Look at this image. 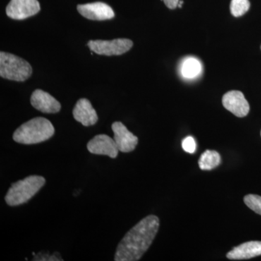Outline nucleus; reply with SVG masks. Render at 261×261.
I'll use <instances>...</instances> for the list:
<instances>
[{
    "label": "nucleus",
    "instance_id": "1",
    "mask_svg": "<svg viewBox=\"0 0 261 261\" xmlns=\"http://www.w3.org/2000/svg\"><path fill=\"white\" fill-rule=\"evenodd\" d=\"M160 220L149 215L126 233L118 244L115 254V261L140 260L152 245L159 231Z\"/></svg>",
    "mask_w": 261,
    "mask_h": 261
},
{
    "label": "nucleus",
    "instance_id": "2",
    "mask_svg": "<svg viewBox=\"0 0 261 261\" xmlns=\"http://www.w3.org/2000/svg\"><path fill=\"white\" fill-rule=\"evenodd\" d=\"M54 134V126L49 120L37 117L18 127L13 134V139L15 142L23 145H34L49 140Z\"/></svg>",
    "mask_w": 261,
    "mask_h": 261
},
{
    "label": "nucleus",
    "instance_id": "3",
    "mask_svg": "<svg viewBox=\"0 0 261 261\" xmlns=\"http://www.w3.org/2000/svg\"><path fill=\"white\" fill-rule=\"evenodd\" d=\"M45 178L41 176H29L12 184L6 195L5 202L10 206H18L29 202L45 185Z\"/></svg>",
    "mask_w": 261,
    "mask_h": 261
},
{
    "label": "nucleus",
    "instance_id": "4",
    "mask_svg": "<svg viewBox=\"0 0 261 261\" xmlns=\"http://www.w3.org/2000/svg\"><path fill=\"white\" fill-rule=\"evenodd\" d=\"M32 74L30 63L11 53H0V75L15 82H25Z\"/></svg>",
    "mask_w": 261,
    "mask_h": 261
},
{
    "label": "nucleus",
    "instance_id": "5",
    "mask_svg": "<svg viewBox=\"0 0 261 261\" xmlns=\"http://www.w3.org/2000/svg\"><path fill=\"white\" fill-rule=\"evenodd\" d=\"M89 49L99 56H121L133 47V42L128 39H116L111 41L91 40L87 44Z\"/></svg>",
    "mask_w": 261,
    "mask_h": 261
},
{
    "label": "nucleus",
    "instance_id": "6",
    "mask_svg": "<svg viewBox=\"0 0 261 261\" xmlns=\"http://www.w3.org/2000/svg\"><path fill=\"white\" fill-rule=\"evenodd\" d=\"M38 0H11L6 8V14L14 20H24L40 11Z\"/></svg>",
    "mask_w": 261,
    "mask_h": 261
},
{
    "label": "nucleus",
    "instance_id": "7",
    "mask_svg": "<svg viewBox=\"0 0 261 261\" xmlns=\"http://www.w3.org/2000/svg\"><path fill=\"white\" fill-rule=\"evenodd\" d=\"M87 149L90 153L107 155L111 159H116L119 151L115 140L106 135L94 137L87 144Z\"/></svg>",
    "mask_w": 261,
    "mask_h": 261
},
{
    "label": "nucleus",
    "instance_id": "8",
    "mask_svg": "<svg viewBox=\"0 0 261 261\" xmlns=\"http://www.w3.org/2000/svg\"><path fill=\"white\" fill-rule=\"evenodd\" d=\"M114 134V140L119 151L122 152H130L135 150L138 145V137L128 130V128L120 121H116L112 124Z\"/></svg>",
    "mask_w": 261,
    "mask_h": 261
},
{
    "label": "nucleus",
    "instance_id": "9",
    "mask_svg": "<svg viewBox=\"0 0 261 261\" xmlns=\"http://www.w3.org/2000/svg\"><path fill=\"white\" fill-rule=\"evenodd\" d=\"M222 103L224 107L239 118H243L250 111V105L243 92L240 91H230L223 96Z\"/></svg>",
    "mask_w": 261,
    "mask_h": 261
},
{
    "label": "nucleus",
    "instance_id": "10",
    "mask_svg": "<svg viewBox=\"0 0 261 261\" xmlns=\"http://www.w3.org/2000/svg\"><path fill=\"white\" fill-rule=\"evenodd\" d=\"M77 10L84 18L92 20H110L115 17V13L112 8L106 3L101 2L79 5Z\"/></svg>",
    "mask_w": 261,
    "mask_h": 261
},
{
    "label": "nucleus",
    "instance_id": "11",
    "mask_svg": "<svg viewBox=\"0 0 261 261\" xmlns=\"http://www.w3.org/2000/svg\"><path fill=\"white\" fill-rule=\"evenodd\" d=\"M31 104L35 109L44 113H57L61 109V103L42 89H36L33 92Z\"/></svg>",
    "mask_w": 261,
    "mask_h": 261
},
{
    "label": "nucleus",
    "instance_id": "12",
    "mask_svg": "<svg viewBox=\"0 0 261 261\" xmlns=\"http://www.w3.org/2000/svg\"><path fill=\"white\" fill-rule=\"evenodd\" d=\"M73 116L75 121L80 122L84 126H93L98 121V116L92 107L90 101L82 98L77 101L73 110Z\"/></svg>",
    "mask_w": 261,
    "mask_h": 261
},
{
    "label": "nucleus",
    "instance_id": "13",
    "mask_svg": "<svg viewBox=\"0 0 261 261\" xmlns=\"http://www.w3.org/2000/svg\"><path fill=\"white\" fill-rule=\"evenodd\" d=\"M261 255V242L250 241L233 247L226 254L229 260H247Z\"/></svg>",
    "mask_w": 261,
    "mask_h": 261
},
{
    "label": "nucleus",
    "instance_id": "14",
    "mask_svg": "<svg viewBox=\"0 0 261 261\" xmlns=\"http://www.w3.org/2000/svg\"><path fill=\"white\" fill-rule=\"evenodd\" d=\"M202 72V64L200 61L195 58H188L182 63L181 73L182 76L188 80H192L198 76Z\"/></svg>",
    "mask_w": 261,
    "mask_h": 261
},
{
    "label": "nucleus",
    "instance_id": "15",
    "mask_svg": "<svg viewBox=\"0 0 261 261\" xmlns=\"http://www.w3.org/2000/svg\"><path fill=\"white\" fill-rule=\"evenodd\" d=\"M221 161V155L219 152L207 149L200 156L198 161L199 167L203 171H211L218 167Z\"/></svg>",
    "mask_w": 261,
    "mask_h": 261
},
{
    "label": "nucleus",
    "instance_id": "16",
    "mask_svg": "<svg viewBox=\"0 0 261 261\" xmlns=\"http://www.w3.org/2000/svg\"><path fill=\"white\" fill-rule=\"evenodd\" d=\"M250 3L249 0H231L230 10L233 16H243L250 9Z\"/></svg>",
    "mask_w": 261,
    "mask_h": 261
},
{
    "label": "nucleus",
    "instance_id": "17",
    "mask_svg": "<svg viewBox=\"0 0 261 261\" xmlns=\"http://www.w3.org/2000/svg\"><path fill=\"white\" fill-rule=\"evenodd\" d=\"M245 205L254 212L261 216V197L257 195H247L244 197Z\"/></svg>",
    "mask_w": 261,
    "mask_h": 261
},
{
    "label": "nucleus",
    "instance_id": "18",
    "mask_svg": "<svg viewBox=\"0 0 261 261\" xmlns=\"http://www.w3.org/2000/svg\"><path fill=\"white\" fill-rule=\"evenodd\" d=\"M182 148L188 153H195L196 149H197V144H196L195 139L191 136H189L184 139L182 141Z\"/></svg>",
    "mask_w": 261,
    "mask_h": 261
},
{
    "label": "nucleus",
    "instance_id": "19",
    "mask_svg": "<svg viewBox=\"0 0 261 261\" xmlns=\"http://www.w3.org/2000/svg\"><path fill=\"white\" fill-rule=\"evenodd\" d=\"M163 1L164 2L165 5L167 8L173 10L177 8L180 0H163Z\"/></svg>",
    "mask_w": 261,
    "mask_h": 261
},
{
    "label": "nucleus",
    "instance_id": "20",
    "mask_svg": "<svg viewBox=\"0 0 261 261\" xmlns=\"http://www.w3.org/2000/svg\"><path fill=\"white\" fill-rule=\"evenodd\" d=\"M184 2L183 1H179V3H178V8H181V5L183 4Z\"/></svg>",
    "mask_w": 261,
    "mask_h": 261
},
{
    "label": "nucleus",
    "instance_id": "21",
    "mask_svg": "<svg viewBox=\"0 0 261 261\" xmlns=\"http://www.w3.org/2000/svg\"><path fill=\"white\" fill-rule=\"evenodd\" d=\"M260 135H261V132H260Z\"/></svg>",
    "mask_w": 261,
    "mask_h": 261
},
{
    "label": "nucleus",
    "instance_id": "22",
    "mask_svg": "<svg viewBox=\"0 0 261 261\" xmlns=\"http://www.w3.org/2000/svg\"><path fill=\"white\" fill-rule=\"evenodd\" d=\"M260 49H261V47H260Z\"/></svg>",
    "mask_w": 261,
    "mask_h": 261
}]
</instances>
